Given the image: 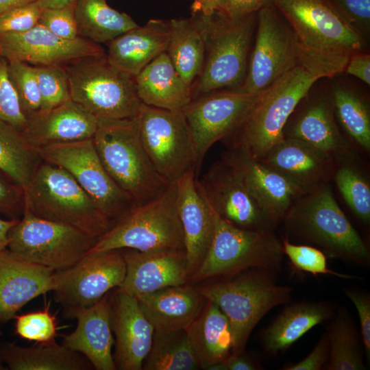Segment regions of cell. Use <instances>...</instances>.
<instances>
[{"label": "cell", "instance_id": "cell-1", "mask_svg": "<svg viewBox=\"0 0 370 370\" xmlns=\"http://www.w3.org/2000/svg\"><path fill=\"white\" fill-rule=\"evenodd\" d=\"M288 24L301 59L331 79L343 73L352 56L367 51V40L350 25L329 0H273Z\"/></svg>", "mask_w": 370, "mask_h": 370}, {"label": "cell", "instance_id": "cell-2", "mask_svg": "<svg viewBox=\"0 0 370 370\" xmlns=\"http://www.w3.org/2000/svg\"><path fill=\"white\" fill-rule=\"evenodd\" d=\"M325 75L304 59L260 93L240 124L222 140L227 149L259 160L283 138L289 116Z\"/></svg>", "mask_w": 370, "mask_h": 370}, {"label": "cell", "instance_id": "cell-3", "mask_svg": "<svg viewBox=\"0 0 370 370\" xmlns=\"http://www.w3.org/2000/svg\"><path fill=\"white\" fill-rule=\"evenodd\" d=\"M281 223L289 241L314 246L327 258L360 266L370 263L368 246L339 207L330 183L297 198Z\"/></svg>", "mask_w": 370, "mask_h": 370}, {"label": "cell", "instance_id": "cell-4", "mask_svg": "<svg viewBox=\"0 0 370 370\" xmlns=\"http://www.w3.org/2000/svg\"><path fill=\"white\" fill-rule=\"evenodd\" d=\"M256 14L235 21L217 12L209 15L191 14L205 46L204 67L190 87L191 99L208 92L242 86L255 34Z\"/></svg>", "mask_w": 370, "mask_h": 370}, {"label": "cell", "instance_id": "cell-5", "mask_svg": "<svg viewBox=\"0 0 370 370\" xmlns=\"http://www.w3.org/2000/svg\"><path fill=\"white\" fill-rule=\"evenodd\" d=\"M277 274L250 269L196 287L227 318L233 336L232 354L245 350L251 332L267 313L291 302L293 288L278 284Z\"/></svg>", "mask_w": 370, "mask_h": 370}, {"label": "cell", "instance_id": "cell-6", "mask_svg": "<svg viewBox=\"0 0 370 370\" xmlns=\"http://www.w3.org/2000/svg\"><path fill=\"white\" fill-rule=\"evenodd\" d=\"M97 119L92 142L109 175L135 205L154 199L170 183L156 171L144 148L138 114Z\"/></svg>", "mask_w": 370, "mask_h": 370}, {"label": "cell", "instance_id": "cell-7", "mask_svg": "<svg viewBox=\"0 0 370 370\" xmlns=\"http://www.w3.org/2000/svg\"><path fill=\"white\" fill-rule=\"evenodd\" d=\"M25 208L34 215L99 239L114 224L64 169L42 160L24 189Z\"/></svg>", "mask_w": 370, "mask_h": 370}, {"label": "cell", "instance_id": "cell-8", "mask_svg": "<svg viewBox=\"0 0 370 370\" xmlns=\"http://www.w3.org/2000/svg\"><path fill=\"white\" fill-rule=\"evenodd\" d=\"M213 212L214 231L212 242L189 280L199 282L250 269L276 273L280 271L284 254L282 241L275 230L241 228Z\"/></svg>", "mask_w": 370, "mask_h": 370}, {"label": "cell", "instance_id": "cell-9", "mask_svg": "<svg viewBox=\"0 0 370 370\" xmlns=\"http://www.w3.org/2000/svg\"><path fill=\"white\" fill-rule=\"evenodd\" d=\"M176 193V183H170L154 199L134 206L97 240L87 254L121 249L184 250Z\"/></svg>", "mask_w": 370, "mask_h": 370}, {"label": "cell", "instance_id": "cell-10", "mask_svg": "<svg viewBox=\"0 0 370 370\" xmlns=\"http://www.w3.org/2000/svg\"><path fill=\"white\" fill-rule=\"evenodd\" d=\"M71 99L97 119L136 116L140 109L135 77L115 68L106 55L66 65Z\"/></svg>", "mask_w": 370, "mask_h": 370}, {"label": "cell", "instance_id": "cell-11", "mask_svg": "<svg viewBox=\"0 0 370 370\" xmlns=\"http://www.w3.org/2000/svg\"><path fill=\"white\" fill-rule=\"evenodd\" d=\"M8 237L7 248L12 252L56 271L75 264L97 241L75 227L39 218L26 210Z\"/></svg>", "mask_w": 370, "mask_h": 370}, {"label": "cell", "instance_id": "cell-12", "mask_svg": "<svg viewBox=\"0 0 370 370\" xmlns=\"http://www.w3.org/2000/svg\"><path fill=\"white\" fill-rule=\"evenodd\" d=\"M126 264L121 249L85 256L73 266L55 271L53 298L66 319H76L106 294L121 286Z\"/></svg>", "mask_w": 370, "mask_h": 370}, {"label": "cell", "instance_id": "cell-13", "mask_svg": "<svg viewBox=\"0 0 370 370\" xmlns=\"http://www.w3.org/2000/svg\"><path fill=\"white\" fill-rule=\"evenodd\" d=\"M140 138L156 171L169 182H176L196 169L193 139L182 110L141 104L138 114Z\"/></svg>", "mask_w": 370, "mask_h": 370}, {"label": "cell", "instance_id": "cell-14", "mask_svg": "<svg viewBox=\"0 0 370 370\" xmlns=\"http://www.w3.org/2000/svg\"><path fill=\"white\" fill-rule=\"evenodd\" d=\"M254 42L241 90L258 95L301 60L293 34L273 5L257 12Z\"/></svg>", "mask_w": 370, "mask_h": 370}, {"label": "cell", "instance_id": "cell-15", "mask_svg": "<svg viewBox=\"0 0 370 370\" xmlns=\"http://www.w3.org/2000/svg\"><path fill=\"white\" fill-rule=\"evenodd\" d=\"M36 151L42 160L69 172L114 223L135 206L105 169L92 138L51 144Z\"/></svg>", "mask_w": 370, "mask_h": 370}, {"label": "cell", "instance_id": "cell-16", "mask_svg": "<svg viewBox=\"0 0 370 370\" xmlns=\"http://www.w3.org/2000/svg\"><path fill=\"white\" fill-rule=\"evenodd\" d=\"M258 95L239 88L217 90L191 99L182 110L196 153L195 173L211 147L236 129Z\"/></svg>", "mask_w": 370, "mask_h": 370}, {"label": "cell", "instance_id": "cell-17", "mask_svg": "<svg viewBox=\"0 0 370 370\" xmlns=\"http://www.w3.org/2000/svg\"><path fill=\"white\" fill-rule=\"evenodd\" d=\"M196 186L212 210L225 221L247 230L276 228L239 175L222 158L212 164L201 180H196Z\"/></svg>", "mask_w": 370, "mask_h": 370}, {"label": "cell", "instance_id": "cell-18", "mask_svg": "<svg viewBox=\"0 0 370 370\" xmlns=\"http://www.w3.org/2000/svg\"><path fill=\"white\" fill-rule=\"evenodd\" d=\"M283 136L302 140L335 160L356 153L338 123L329 87H312L289 116Z\"/></svg>", "mask_w": 370, "mask_h": 370}, {"label": "cell", "instance_id": "cell-19", "mask_svg": "<svg viewBox=\"0 0 370 370\" xmlns=\"http://www.w3.org/2000/svg\"><path fill=\"white\" fill-rule=\"evenodd\" d=\"M106 55L98 43L82 37L61 38L39 23L23 32L0 34V56L33 66H66L76 60Z\"/></svg>", "mask_w": 370, "mask_h": 370}, {"label": "cell", "instance_id": "cell-20", "mask_svg": "<svg viewBox=\"0 0 370 370\" xmlns=\"http://www.w3.org/2000/svg\"><path fill=\"white\" fill-rule=\"evenodd\" d=\"M121 250L126 273L118 288L136 298L168 286L185 284L189 280L184 249Z\"/></svg>", "mask_w": 370, "mask_h": 370}, {"label": "cell", "instance_id": "cell-21", "mask_svg": "<svg viewBox=\"0 0 370 370\" xmlns=\"http://www.w3.org/2000/svg\"><path fill=\"white\" fill-rule=\"evenodd\" d=\"M110 321L115 336L116 369H143L155 330L138 299L116 288L112 293Z\"/></svg>", "mask_w": 370, "mask_h": 370}, {"label": "cell", "instance_id": "cell-22", "mask_svg": "<svg viewBox=\"0 0 370 370\" xmlns=\"http://www.w3.org/2000/svg\"><path fill=\"white\" fill-rule=\"evenodd\" d=\"M258 160L281 174L304 194L330 183L336 167L332 156L292 138H284Z\"/></svg>", "mask_w": 370, "mask_h": 370}, {"label": "cell", "instance_id": "cell-23", "mask_svg": "<svg viewBox=\"0 0 370 370\" xmlns=\"http://www.w3.org/2000/svg\"><path fill=\"white\" fill-rule=\"evenodd\" d=\"M221 158L277 226L295 201L304 194L281 174L240 151L227 149Z\"/></svg>", "mask_w": 370, "mask_h": 370}, {"label": "cell", "instance_id": "cell-24", "mask_svg": "<svg viewBox=\"0 0 370 370\" xmlns=\"http://www.w3.org/2000/svg\"><path fill=\"white\" fill-rule=\"evenodd\" d=\"M55 271L27 261L7 247L0 250V322L14 318L29 301L52 291Z\"/></svg>", "mask_w": 370, "mask_h": 370}, {"label": "cell", "instance_id": "cell-25", "mask_svg": "<svg viewBox=\"0 0 370 370\" xmlns=\"http://www.w3.org/2000/svg\"><path fill=\"white\" fill-rule=\"evenodd\" d=\"M196 175L193 169L175 182L176 206L184 233L190 277L204 258L214 231L213 210L198 191Z\"/></svg>", "mask_w": 370, "mask_h": 370}, {"label": "cell", "instance_id": "cell-26", "mask_svg": "<svg viewBox=\"0 0 370 370\" xmlns=\"http://www.w3.org/2000/svg\"><path fill=\"white\" fill-rule=\"evenodd\" d=\"M98 119L75 101L70 100L50 110L27 117L21 134L34 149L92 138Z\"/></svg>", "mask_w": 370, "mask_h": 370}, {"label": "cell", "instance_id": "cell-27", "mask_svg": "<svg viewBox=\"0 0 370 370\" xmlns=\"http://www.w3.org/2000/svg\"><path fill=\"white\" fill-rule=\"evenodd\" d=\"M112 291L76 317L75 330L63 335L62 343L85 356L97 370H115L110 314Z\"/></svg>", "mask_w": 370, "mask_h": 370}, {"label": "cell", "instance_id": "cell-28", "mask_svg": "<svg viewBox=\"0 0 370 370\" xmlns=\"http://www.w3.org/2000/svg\"><path fill=\"white\" fill-rule=\"evenodd\" d=\"M169 32V20L151 19L108 42L106 57L115 68L135 77L166 51Z\"/></svg>", "mask_w": 370, "mask_h": 370}, {"label": "cell", "instance_id": "cell-29", "mask_svg": "<svg viewBox=\"0 0 370 370\" xmlns=\"http://www.w3.org/2000/svg\"><path fill=\"white\" fill-rule=\"evenodd\" d=\"M335 310L334 304L329 301L286 304L261 331L260 340L263 349L271 356L286 351L314 326L329 320Z\"/></svg>", "mask_w": 370, "mask_h": 370}, {"label": "cell", "instance_id": "cell-30", "mask_svg": "<svg viewBox=\"0 0 370 370\" xmlns=\"http://www.w3.org/2000/svg\"><path fill=\"white\" fill-rule=\"evenodd\" d=\"M136 299L155 330L185 329L207 301L196 287L186 284L163 288Z\"/></svg>", "mask_w": 370, "mask_h": 370}, {"label": "cell", "instance_id": "cell-31", "mask_svg": "<svg viewBox=\"0 0 370 370\" xmlns=\"http://www.w3.org/2000/svg\"><path fill=\"white\" fill-rule=\"evenodd\" d=\"M142 103L169 110H182L191 100L190 87L182 79L167 53H162L136 77Z\"/></svg>", "mask_w": 370, "mask_h": 370}, {"label": "cell", "instance_id": "cell-32", "mask_svg": "<svg viewBox=\"0 0 370 370\" xmlns=\"http://www.w3.org/2000/svg\"><path fill=\"white\" fill-rule=\"evenodd\" d=\"M184 330L200 369L208 370L225 362L232 354L230 324L214 302L207 300L198 316Z\"/></svg>", "mask_w": 370, "mask_h": 370}, {"label": "cell", "instance_id": "cell-33", "mask_svg": "<svg viewBox=\"0 0 370 370\" xmlns=\"http://www.w3.org/2000/svg\"><path fill=\"white\" fill-rule=\"evenodd\" d=\"M340 128L354 148L370 152V102L367 92L345 80L329 86Z\"/></svg>", "mask_w": 370, "mask_h": 370}, {"label": "cell", "instance_id": "cell-34", "mask_svg": "<svg viewBox=\"0 0 370 370\" xmlns=\"http://www.w3.org/2000/svg\"><path fill=\"white\" fill-rule=\"evenodd\" d=\"M29 347L0 345V358L11 370H88L94 369L80 353L56 341Z\"/></svg>", "mask_w": 370, "mask_h": 370}, {"label": "cell", "instance_id": "cell-35", "mask_svg": "<svg viewBox=\"0 0 370 370\" xmlns=\"http://www.w3.org/2000/svg\"><path fill=\"white\" fill-rule=\"evenodd\" d=\"M169 27L166 53L182 79L191 87L204 64L202 36L190 16L169 20Z\"/></svg>", "mask_w": 370, "mask_h": 370}, {"label": "cell", "instance_id": "cell-36", "mask_svg": "<svg viewBox=\"0 0 370 370\" xmlns=\"http://www.w3.org/2000/svg\"><path fill=\"white\" fill-rule=\"evenodd\" d=\"M326 329L330 345L325 370H365V348L360 332L345 307L335 310Z\"/></svg>", "mask_w": 370, "mask_h": 370}, {"label": "cell", "instance_id": "cell-37", "mask_svg": "<svg viewBox=\"0 0 370 370\" xmlns=\"http://www.w3.org/2000/svg\"><path fill=\"white\" fill-rule=\"evenodd\" d=\"M74 12L79 36L98 44H107L138 25L126 13L110 7L107 0H77Z\"/></svg>", "mask_w": 370, "mask_h": 370}, {"label": "cell", "instance_id": "cell-38", "mask_svg": "<svg viewBox=\"0 0 370 370\" xmlns=\"http://www.w3.org/2000/svg\"><path fill=\"white\" fill-rule=\"evenodd\" d=\"M200 367L184 329L155 330L145 370H197Z\"/></svg>", "mask_w": 370, "mask_h": 370}, {"label": "cell", "instance_id": "cell-39", "mask_svg": "<svg viewBox=\"0 0 370 370\" xmlns=\"http://www.w3.org/2000/svg\"><path fill=\"white\" fill-rule=\"evenodd\" d=\"M42 161L31 148L21 132L5 122H0V169L23 190Z\"/></svg>", "mask_w": 370, "mask_h": 370}, {"label": "cell", "instance_id": "cell-40", "mask_svg": "<svg viewBox=\"0 0 370 370\" xmlns=\"http://www.w3.org/2000/svg\"><path fill=\"white\" fill-rule=\"evenodd\" d=\"M345 201L365 224L370 222V184L356 153L336 160L333 179Z\"/></svg>", "mask_w": 370, "mask_h": 370}, {"label": "cell", "instance_id": "cell-41", "mask_svg": "<svg viewBox=\"0 0 370 370\" xmlns=\"http://www.w3.org/2000/svg\"><path fill=\"white\" fill-rule=\"evenodd\" d=\"M32 66L41 97L39 111L50 110L71 100L66 66Z\"/></svg>", "mask_w": 370, "mask_h": 370}, {"label": "cell", "instance_id": "cell-42", "mask_svg": "<svg viewBox=\"0 0 370 370\" xmlns=\"http://www.w3.org/2000/svg\"><path fill=\"white\" fill-rule=\"evenodd\" d=\"M8 71L21 110L27 117L40 109L41 97L33 66L21 61H8Z\"/></svg>", "mask_w": 370, "mask_h": 370}, {"label": "cell", "instance_id": "cell-43", "mask_svg": "<svg viewBox=\"0 0 370 370\" xmlns=\"http://www.w3.org/2000/svg\"><path fill=\"white\" fill-rule=\"evenodd\" d=\"M284 254L298 270L314 275H330L343 279L361 280L356 275L338 273L328 267L327 256L319 249L306 244L295 243L284 237L281 238Z\"/></svg>", "mask_w": 370, "mask_h": 370}, {"label": "cell", "instance_id": "cell-44", "mask_svg": "<svg viewBox=\"0 0 370 370\" xmlns=\"http://www.w3.org/2000/svg\"><path fill=\"white\" fill-rule=\"evenodd\" d=\"M15 332L21 338L37 343L56 341L58 327L56 317L49 312V306L42 310L14 317Z\"/></svg>", "mask_w": 370, "mask_h": 370}, {"label": "cell", "instance_id": "cell-45", "mask_svg": "<svg viewBox=\"0 0 370 370\" xmlns=\"http://www.w3.org/2000/svg\"><path fill=\"white\" fill-rule=\"evenodd\" d=\"M12 125L19 132L25 127L24 115L8 71V61L0 56V122Z\"/></svg>", "mask_w": 370, "mask_h": 370}, {"label": "cell", "instance_id": "cell-46", "mask_svg": "<svg viewBox=\"0 0 370 370\" xmlns=\"http://www.w3.org/2000/svg\"><path fill=\"white\" fill-rule=\"evenodd\" d=\"M74 10L75 6L43 8L38 23L61 38L75 39L79 34Z\"/></svg>", "mask_w": 370, "mask_h": 370}, {"label": "cell", "instance_id": "cell-47", "mask_svg": "<svg viewBox=\"0 0 370 370\" xmlns=\"http://www.w3.org/2000/svg\"><path fill=\"white\" fill-rule=\"evenodd\" d=\"M343 18L367 40L370 32V0H329Z\"/></svg>", "mask_w": 370, "mask_h": 370}, {"label": "cell", "instance_id": "cell-48", "mask_svg": "<svg viewBox=\"0 0 370 370\" xmlns=\"http://www.w3.org/2000/svg\"><path fill=\"white\" fill-rule=\"evenodd\" d=\"M42 8L36 3H29L14 9L0 17V34L23 32L38 24Z\"/></svg>", "mask_w": 370, "mask_h": 370}, {"label": "cell", "instance_id": "cell-49", "mask_svg": "<svg viewBox=\"0 0 370 370\" xmlns=\"http://www.w3.org/2000/svg\"><path fill=\"white\" fill-rule=\"evenodd\" d=\"M25 208L24 190L0 169V213L20 219Z\"/></svg>", "mask_w": 370, "mask_h": 370}, {"label": "cell", "instance_id": "cell-50", "mask_svg": "<svg viewBox=\"0 0 370 370\" xmlns=\"http://www.w3.org/2000/svg\"><path fill=\"white\" fill-rule=\"evenodd\" d=\"M345 295L353 303L357 310L360 332L365 348L367 360L370 358V295L366 291L354 288L344 289Z\"/></svg>", "mask_w": 370, "mask_h": 370}, {"label": "cell", "instance_id": "cell-51", "mask_svg": "<svg viewBox=\"0 0 370 370\" xmlns=\"http://www.w3.org/2000/svg\"><path fill=\"white\" fill-rule=\"evenodd\" d=\"M330 355V345L326 332L322 334L319 340L303 360L293 365L284 366V370H321L326 365Z\"/></svg>", "mask_w": 370, "mask_h": 370}, {"label": "cell", "instance_id": "cell-52", "mask_svg": "<svg viewBox=\"0 0 370 370\" xmlns=\"http://www.w3.org/2000/svg\"><path fill=\"white\" fill-rule=\"evenodd\" d=\"M273 2V0H225L217 12L227 19L235 21L256 13Z\"/></svg>", "mask_w": 370, "mask_h": 370}, {"label": "cell", "instance_id": "cell-53", "mask_svg": "<svg viewBox=\"0 0 370 370\" xmlns=\"http://www.w3.org/2000/svg\"><path fill=\"white\" fill-rule=\"evenodd\" d=\"M343 73L352 75L367 86L370 85V54L369 51L354 54L349 59Z\"/></svg>", "mask_w": 370, "mask_h": 370}, {"label": "cell", "instance_id": "cell-54", "mask_svg": "<svg viewBox=\"0 0 370 370\" xmlns=\"http://www.w3.org/2000/svg\"><path fill=\"white\" fill-rule=\"evenodd\" d=\"M227 370L262 369L260 362L245 350L238 354H231L225 361Z\"/></svg>", "mask_w": 370, "mask_h": 370}, {"label": "cell", "instance_id": "cell-55", "mask_svg": "<svg viewBox=\"0 0 370 370\" xmlns=\"http://www.w3.org/2000/svg\"><path fill=\"white\" fill-rule=\"evenodd\" d=\"M225 0H193L190 5L192 14L201 13L206 15L217 12Z\"/></svg>", "mask_w": 370, "mask_h": 370}, {"label": "cell", "instance_id": "cell-56", "mask_svg": "<svg viewBox=\"0 0 370 370\" xmlns=\"http://www.w3.org/2000/svg\"><path fill=\"white\" fill-rule=\"evenodd\" d=\"M19 219H3L0 218V250L7 247L8 232Z\"/></svg>", "mask_w": 370, "mask_h": 370}, {"label": "cell", "instance_id": "cell-57", "mask_svg": "<svg viewBox=\"0 0 370 370\" xmlns=\"http://www.w3.org/2000/svg\"><path fill=\"white\" fill-rule=\"evenodd\" d=\"M36 1L37 0H0V17L14 9Z\"/></svg>", "mask_w": 370, "mask_h": 370}, {"label": "cell", "instance_id": "cell-58", "mask_svg": "<svg viewBox=\"0 0 370 370\" xmlns=\"http://www.w3.org/2000/svg\"><path fill=\"white\" fill-rule=\"evenodd\" d=\"M77 0H37L36 2L42 9L61 8L75 6Z\"/></svg>", "mask_w": 370, "mask_h": 370}, {"label": "cell", "instance_id": "cell-59", "mask_svg": "<svg viewBox=\"0 0 370 370\" xmlns=\"http://www.w3.org/2000/svg\"><path fill=\"white\" fill-rule=\"evenodd\" d=\"M5 365L3 363V362L1 361V358H0V370H4V369H6V368H5Z\"/></svg>", "mask_w": 370, "mask_h": 370}]
</instances>
